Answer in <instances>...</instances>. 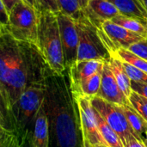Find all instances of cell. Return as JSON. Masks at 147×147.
<instances>
[{
  "label": "cell",
  "mask_w": 147,
  "mask_h": 147,
  "mask_svg": "<svg viewBox=\"0 0 147 147\" xmlns=\"http://www.w3.org/2000/svg\"><path fill=\"white\" fill-rule=\"evenodd\" d=\"M53 73L35 45L0 32V97L2 112L12 110L28 84Z\"/></svg>",
  "instance_id": "cell-1"
},
{
  "label": "cell",
  "mask_w": 147,
  "mask_h": 147,
  "mask_svg": "<svg viewBox=\"0 0 147 147\" xmlns=\"http://www.w3.org/2000/svg\"><path fill=\"white\" fill-rule=\"evenodd\" d=\"M46 106L58 147H83L77 103L73 97L67 71L63 75L50 74L47 78Z\"/></svg>",
  "instance_id": "cell-2"
},
{
  "label": "cell",
  "mask_w": 147,
  "mask_h": 147,
  "mask_svg": "<svg viewBox=\"0 0 147 147\" xmlns=\"http://www.w3.org/2000/svg\"><path fill=\"white\" fill-rule=\"evenodd\" d=\"M57 14L38 12V47L51 71L56 75H63L67 69Z\"/></svg>",
  "instance_id": "cell-3"
},
{
  "label": "cell",
  "mask_w": 147,
  "mask_h": 147,
  "mask_svg": "<svg viewBox=\"0 0 147 147\" xmlns=\"http://www.w3.org/2000/svg\"><path fill=\"white\" fill-rule=\"evenodd\" d=\"M49 76L31 81L15 105L12 114L9 115L22 146L28 138L29 124L36 119L46 100Z\"/></svg>",
  "instance_id": "cell-4"
},
{
  "label": "cell",
  "mask_w": 147,
  "mask_h": 147,
  "mask_svg": "<svg viewBox=\"0 0 147 147\" xmlns=\"http://www.w3.org/2000/svg\"><path fill=\"white\" fill-rule=\"evenodd\" d=\"M79 36L78 60H109L117 52L102 28L96 27L85 16L77 20Z\"/></svg>",
  "instance_id": "cell-5"
},
{
  "label": "cell",
  "mask_w": 147,
  "mask_h": 147,
  "mask_svg": "<svg viewBox=\"0 0 147 147\" xmlns=\"http://www.w3.org/2000/svg\"><path fill=\"white\" fill-rule=\"evenodd\" d=\"M38 10L22 0L9 12V26L5 31L19 41L38 47Z\"/></svg>",
  "instance_id": "cell-6"
},
{
  "label": "cell",
  "mask_w": 147,
  "mask_h": 147,
  "mask_svg": "<svg viewBox=\"0 0 147 147\" xmlns=\"http://www.w3.org/2000/svg\"><path fill=\"white\" fill-rule=\"evenodd\" d=\"M74 99L79 115L82 139L89 142L92 146H108L99 131L90 98L78 96H75Z\"/></svg>",
  "instance_id": "cell-7"
},
{
  "label": "cell",
  "mask_w": 147,
  "mask_h": 147,
  "mask_svg": "<svg viewBox=\"0 0 147 147\" xmlns=\"http://www.w3.org/2000/svg\"><path fill=\"white\" fill-rule=\"evenodd\" d=\"M90 101L93 108L116 132L122 142H124L130 135L134 134L121 106L113 104L99 96H95L91 98Z\"/></svg>",
  "instance_id": "cell-8"
},
{
  "label": "cell",
  "mask_w": 147,
  "mask_h": 147,
  "mask_svg": "<svg viewBox=\"0 0 147 147\" xmlns=\"http://www.w3.org/2000/svg\"><path fill=\"white\" fill-rule=\"evenodd\" d=\"M57 16L65 65L66 69H68L78 60L79 36L77 22L72 17L62 12L58 13Z\"/></svg>",
  "instance_id": "cell-9"
},
{
  "label": "cell",
  "mask_w": 147,
  "mask_h": 147,
  "mask_svg": "<svg viewBox=\"0 0 147 147\" xmlns=\"http://www.w3.org/2000/svg\"><path fill=\"white\" fill-rule=\"evenodd\" d=\"M97 96L119 106L129 105V100L121 90L108 61H104L102 72L101 89Z\"/></svg>",
  "instance_id": "cell-10"
},
{
  "label": "cell",
  "mask_w": 147,
  "mask_h": 147,
  "mask_svg": "<svg viewBox=\"0 0 147 147\" xmlns=\"http://www.w3.org/2000/svg\"><path fill=\"white\" fill-rule=\"evenodd\" d=\"M102 29L116 50L121 48L128 49L134 43L145 39L126 28L113 22L111 20L103 22Z\"/></svg>",
  "instance_id": "cell-11"
},
{
  "label": "cell",
  "mask_w": 147,
  "mask_h": 147,
  "mask_svg": "<svg viewBox=\"0 0 147 147\" xmlns=\"http://www.w3.org/2000/svg\"><path fill=\"white\" fill-rule=\"evenodd\" d=\"M103 65L104 61L102 60H83L77 61L74 65L68 68L67 72L70 78L72 94L78 91L82 82L101 71Z\"/></svg>",
  "instance_id": "cell-12"
},
{
  "label": "cell",
  "mask_w": 147,
  "mask_h": 147,
  "mask_svg": "<svg viewBox=\"0 0 147 147\" xmlns=\"http://www.w3.org/2000/svg\"><path fill=\"white\" fill-rule=\"evenodd\" d=\"M118 15L120 11L109 0H89L85 10V16L99 28H102L104 22L112 20Z\"/></svg>",
  "instance_id": "cell-13"
},
{
  "label": "cell",
  "mask_w": 147,
  "mask_h": 147,
  "mask_svg": "<svg viewBox=\"0 0 147 147\" xmlns=\"http://www.w3.org/2000/svg\"><path fill=\"white\" fill-rule=\"evenodd\" d=\"M49 127L50 121L45 100L34 120L33 134L28 140L30 147H49Z\"/></svg>",
  "instance_id": "cell-14"
},
{
  "label": "cell",
  "mask_w": 147,
  "mask_h": 147,
  "mask_svg": "<svg viewBox=\"0 0 147 147\" xmlns=\"http://www.w3.org/2000/svg\"><path fill=\"white\" fill-rule=\"evenodd\" d=\"M121 15L135 18L147 25V10L142 0H109Z\"/></svg>",
  "instance_id": "cell-15"
},
{
  "label": "cell",
  "mask_w": 147,
  "mask_h": 147,
  "mask_svg": "<svg viewBox=\"0 0 147 147\" xmlns=\"http://www.w3.org/2000/svg\"><path fill=\"white\" fill-rule=\"evenodd\" d=\"M107 61L109 65V67H110L121 90L126 95V96L128 98L133 92L132 88H131V79L129 78L128 75L127 74V72L124 69L122 60L120 59L115 54Z\"/></svg>",
  "instance_id": "cell-16"
},
{
  "label": "cell",
  "mask_w": 147,
  "mask_h": 147,
  "mask_svg": "<svg viewBox=\"0 0 147 147\" xmlns=\"http://www.w3.org/2000/svg\"><path fill=\"white\" fill-rule=\"evenodd\" d=\"M60 12L72 17L76 21L85 16L89 0H56Z\"/></svg>",
  "instance_id": "cell-17"
},
{
  "label": "cell",
  "mask_w": 147,
  "mask_h": 147,
  "mask_svg": "<svg viewBox=\"0 0 147 147\" xmlns=\"http://www.w3.org/2000/svg\"><path fill=\"white\" fill-rule=\"evenodd\" d=\"M103 68V67H102ZM102 69L89 78L85 79L82 84H80L78 91L73 95V96H86L89 98H93L95 96H97L100 89H101V84H102Z\"/></svg>",
  "instance_id": "cell-18"
},
{
  "label": "cell",
  "mask_w": 147,
  "mask_h": 147,
  "mask_svg": "<svg viewBox=\"0 0 147 147\" xmlns=\"http://www.w3.org/2000/svg\"><path fill=\"white\" fill-rule=\"evenodd\" d=\"M95 116L96 119L97 126L101 135L105 140L106 144L109 147H124L123 142L120 136L116 134V132L105 121V120L102 117V115L94 109Z\"/></svg>",
  "instance_id": "cell-19"
},
{
  "label": "cell",
  "mask_w": 147,
  "mask_h": 147,
  "mask_svg": "<svg viewBox=\"0 0 147 147\" xmlns=\"http://www.w3.org/2000/svg\"><path fill=\"white\" fill-rule=\"evenodd\" d=\"M121 108L123 109V112L127 117V120L131 128L133 129L135 136L141 140V137L147 127V122L145 121V119L131 106V104L121 106Z\"/></svg>",
  "instance_id": "cell-20"
},
{
  "label": "cell",
  "mask_w": 147,
  "mask_h": 147,
  "mask_svg": "<svg viewBox=\"0 0 147 147\" xmlns=\"http://www.w3.org/2000/svg\"><path fill=\"white\" fill-rule=\"evenodd\" d=\"M113 22L121 25L124 28H126L127 29L142 36L143 38L147 39V25L145 24L144 22H142L141 21L135 19V18H132V17H128L123 15H118L115 17H114L111 20Z\"/></svg>",
  "instance_id": "cell-21"
},
{
  "label": "cell",
  "mask_w": 147,
  "mask_h": 147,
  "mask_svg": "<svg viewBox=\"0 0 147 147\" xmlns=\"http://www.w3.org/2000/svg\"><path fill=\"white\" fill-rule=\"evenodd\" d=\"M115 55L121 59L124 62H127L139 69H140L141 71H145L147 73V61L145 60L144 59L140 58V56L136 55L135 53H132L131 51H129L128 49H125V48H121L119 50H117Z\"/></svg>",
  "instance_id": "cell-22"
},
{
  "label": "cell",
  "mask_w": 147,
  "mask_h": 147,
  "mask_svg": "<svg viewBox=\"0 0 147 147\" xmlns=\"http://www.w3.org/2000/svg\"><path fill=\"white\" fill-rule=\"evenodd\" d=\"M131 106L145 119L147 122V99L146 97L139 95L133 91L131 96L128 97Z\"/></svg>",
  "instance_id": "cell-23"
},
{
  "label": "cell",
  "mask_w": 147,
  "mask_h": 147,
  "mask_svg": "<svg viewBox=\"0 0 147 147\" xmlns=\"http://www.w3.org/2000/svg\"><path fill=\"white\" fill-rule=\"evenodd\" d=\"M123 63V66L124 69L127 72V74L128 75L129 78L131 79V81H134V82H138V83H144L147 84V73L141 71L140 69L122 61Z\"/></svg>",
  "instance_id": "cell-24"
},
{
  "label": "cell",
  "mask_w": 147,
  "mask_h": 147,
  "mask_svg": "<svg viewBox=\"0 0 147 147\" xmlns=\"http://www.w3.org/2000/svg\"><path fill=\"white\" fill-rule=\"evenodd\" d=\"M38 11H50L53 13H59L60 9L56 0H36Z\"/></svg>",
  "instance_id": "cell-25"
},
{
  "label": "cell",
  "mask_w": 147,
  "mask_h": 147,
  "mask_svg": "<svg viewBox=\"0 0 147 147\" xmlns=\"http://www.w3.org/2000/svg\"><path fill=\"white\" fill-rule=\"evenodd\" d=\"M128 50L147 61V39L134 43L128 48Z\"/></svg>",
  "instance_id": "cell-26"
},
{
  "label": "cell",
  "mask_w": 147,
  "mask_h": 147,
  "mask_svg": "<svg viewBox=\"0 0 147 147\" xmlns=\"http://www.w3.org/2000/svg\"><path fill=\"white\" fill-rule=\"evenodd\" d=\"M9 13L5 9L3 3L0 2V31H5L9 26Z\"/></svg>",
  "instance_id": "cell-27"
},
{
  "label": "cell",
  "mask_w": 147,
  "mask_h": 147,
  "mask_svg": "<svg viewBox=\"0 0 147 147\" xmlns=\"http://www.w3.org/2000/svg\"><path fill=\"white\" fill-rule=\"evenodd\" d=\"M131 88L133 91L138 93L139 95L146 97L147 99V84L131 81Z\"/></svg>",
  "instance_id": "cell-28"
},
{
  "label": "cell",
  "mask_w": 147,
  "mask_h": 147,
  "mask_svg": "<svg viewBox=\"0 0 147 147\" xmlns=\"http://www.w3.org/2000/svg\"><path fill=\"white\" fill-rule=\"evenodd\" d=\"M124 147H146L144 143L134 134L130 135L124 142Z\"/></svg>",
  "instance_id": "cell-29"
},
{
  "label": "cell",
  "mask_w": 147,
  "mask_h": 147,
  "mask_svg": "<svg viewBox=\"0 0 147 147\" xmlns=\"http://www.w3.org/2000/svg\"><path fill=\"white\" fill-rule=\"evenodd\" d=\"M22 0H0V2H2L3 3V5H4V7H5V9H7V11L9 13L12 9H13V8L19 3V2H21Z\"/></svg>",
  "instance_id": "cell-30"
},
{
  "label": "cell",
  "mask_w": 147,
  "mask_h": 147,
  "mask_svg": "<svg viewBox=\"0 0 147 147\" xmlns=\"http://www.w3.org/2000/svg\"><path fill=\"white\" fill-rule=\"evenodd\" d=\"M141 140L144 143V145L146 146V147H147V127L144 134H143V135H142V137H141Z\"/></svg>",
  "instance_id": "cell-31"
},
{
  "label": "cell",
  "mask_w": 147,
  "mask_h": 147,
  "mask_svg": "<svg viewBox=\"0 0 147 147\" xmlns=\"http://www.w3.org/2000/svg\"><path fill=\"white\" fill-rule=\"evenodd\" d=\"M25 2H27L28 3H29L30 5H32L33 7H34L37 10H38V8H37V3H36V0H24Z\"/></svg>",
  "instance_id": "cell-32"
},
{
  "label": "cell",
  "mask_w": 147,
  "mask_h": 147,
  "mask_svg": "<svg viewBox=\"0 0 147 147\" xmlns=\"http://www.w3.org/2000/svg\"><path fill=\"white\" fill-rule=\"evenodd\" d=\"M82 140H83V147H92L90 145V143L87 142L86 140H83V139H82Z\"/></svg>",
  "instance_id": "cell-33"
},
{
  "label": "cell",
  "mask_w": 147,
  "mask_h": 147,
  "mask_svg": "<svg viewBox=\"0 0 147 147\" xmlns=\"http://www.w3.org/2000/svg\"><path fill=\"white\" fill-rule=\"evenodd\" d=\"M142 2H143V3H144V5H145V7H146L147 10V0H142Z\"/></svg>",
  "instance_id": "cell-34"
},
{
  "label": "cell",
  "mask_w": 147,
  "mask_h": 147,
  "mask_svg": "<svg viewBox=\"0 0 147 147\" xmlns=\"http://www.w3.org/2000/svg\"><path fill=\"white\" fill-rule=\"evenodd\" d=\"M92 147H108V146H92Z\"/></svg>",
  "instance_id": "cell-35"
}]
</instances>
